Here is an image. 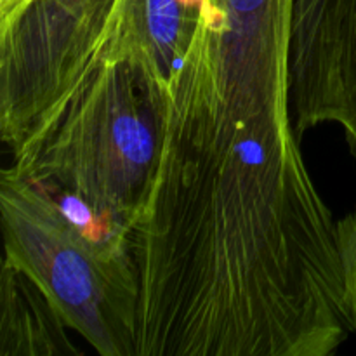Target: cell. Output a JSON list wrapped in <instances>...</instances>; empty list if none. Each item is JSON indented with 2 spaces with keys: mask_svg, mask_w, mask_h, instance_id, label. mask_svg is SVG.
Wrapping results in <instances>:
<instances>
[{
  "mask_svg": "<svg viewBox=\"0 0 356 356\" xmlns=\"http://www.w3.org/2000/svg\"><path fill=\"white\" fill-rule=\"evenodd\" d=\"M341 261L344 273V298L351 330L356 332V214L337 221Z\"/></svg>",
  "mask_w": 356,
  "mask_h": 356,
  "instance_id": "obj_5",
  "label": "cell"
},
{
  "mask_svg": "<svg viewBox=\"0 0 356 356\" xmlns=\"http://www.w3.org/2000/svg\"><path fill=\"white\" fill-rule=\"evenodd\" d=\"M0 356L79 355L65 320L42 289L14 264H2Z\"/></svg>",
  "mask_w": 356,
  "mask_h": 356,
  "instance_id": "obj_4",
  "label": "cell"
},
{
  "mask_svg": "<svg viewBox=\"0 0 356 356\" xmlns=\"http://www.w3.org/2000/svg\"><path fill=\"white\" fill-rule=\"evenodd\" d=\"M0 214L3 261L26 273L66 325L97 353L134 356V301L61 209L6 167L0 177Z\"/></svg>",
  "mask_w": 356,
  "mask_h": 356,
  "instance_id": "obj_2",
  "label": "cell"
},
{
  "mask_svg": "<svg viewBox=\"0 0 356 356\" xmlns=\"http://www.w3.org/2000/svg\"><path fill=\"white\" fill-rule=\"evenodd\" d=\"M296 132L336 122L356 152V0H325L308 45L291 61Z\"/></svg>",
  "mask_w": 356,
  "mask_h": 356,
  "instance_id": "obj_3",
  "label": "cell"
},
{
  "mask_svg": "<svg viewBox=\"0 0 356 356\" xmlns=\"http://www.w3.org/2000/svg\"><path fill=\"white\" fill-rule=\"evenodd\" d=\"M323 2L325 0H296L291 58L298 56L308 45L322 14Z\"/></svg>",
  "mask_w": 356,
  "mask_h": 356,
  "instance_id": "obj_6",
  "label": "cell"
},
{
  "mask_svg": "<svg viewBox=\"0 0 356 356\" xmlns=\"http://www.w3.org/2000/svg\"><path fill=\"white\" fill-rule=\"evenodd\" d=\"M115 3V2H113ZM110 6L97 10L54 68L0 113L14 174L80 228L131 238L159 156V129L139 70L120 51Z\"/></svg>",
  "mask_w": 356,
  "mask_h": 356,
  "instance_id": "obj_1",
  "label": "cell"
}]
</instances>
